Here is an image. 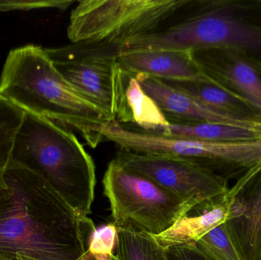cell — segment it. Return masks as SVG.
<instances>
[{
    "instance_id": "cell-20",
    "label": "cell",
    "mask_w": 261,
    "mask_h": 260,
    "mask_svg": "<svg viewBox=\"0 0 261 260\" xmlns=\"http://www.w3.org/2000/svg\"><path fill=\"white\" fill-rule=\"evenodd\" d=\"M194 245L210 260H244L230 238L225 223L215 227Z\"/></svg>"
},
{
    "instance_id": "cell-2",
    "label": "cell",
    "mask_w": 261,
    "mask_h": 260,
    "mask_svg": "<svg viewBox=\"0 0 261 260\" xmlns=\"http://www.w3.org/2000/svg\"><path fill=\"white\" fill-rule=\"evenodd\" d=\"M11 161L39 174L78 213L87 217L91 214L96 166L68 128L24 111Z\"/></svg>"
},
{
    "instance_id": "cell-6",
    "label": "cell",
    "mask_w": 261,
    "mask_h": 260,
    "mask_svg": "<svg viewBox=\"0 0 261 260\" xmlns=\"http://www.w3.org/2000/svg\"><path fill=\"white\" fill-rule=\"evenodd\" d=\"M189 0H84L70 14L67 37L75 45L110 47L156 32Z\"/></svg>"
},
{
    "instance_id": "cell-17",
    "label": "cell",
    "mask_w": 261,
    "mask_h": 260,
    "mask_svg": "<svg viewBox=\"0 0 261 260\" xmlns=\"http://www.w3.org/2000/svg\"><path fill=\"white\" fill-rule=\"evenodd\" d=\"M116 228V260H165V247L153 235L130 227Z\"/></svg>"
},
{
    "instance_id": "cell-23",
    "label": "cell",
    "mask_w": 261,
    "mask_h": 260,
    "mask_svg": "<svg viewBox=\"0 0 261 260\" xmlns=\"http://www.w3.org/2000/svg\"><path fill=\"white\" fill-rule=\"evenodd\" d=\"M165 260H210L193 244L171 246L165 248Z\"/></svg>"
},
{
    "instance_id": "cell-24",
    "label": "cell",
    "mask_w": 261,
    "mask_h": 260,
    "mask_svg": "<svg viewBox=\"0 0 261 260\" xmlns=\"http://www.w3.org/2000/svg\"><path fill=\"white\" fill-rule=\"evenodd\" d=\"M5 168L0 167V204L9 196L10 189L5 178Z\"/></svg>"
},
{
    "instance_id": "cell-26",
    "label": "cell",
    "mask_w": 261,
    "mask_h": 260,
    "mask_svg": "<svg viewBox=\"0 0 261 260\" xmlns=\"http://www.w3.org/2000/svg\"><path fill=\"white\" fill-rule=\"evenodd\" d=\"M0 260H18V257L15 255L0 253Z\"/></svg>"
},
{
    "instance_id": "cell-14",
    "label": "cell",
    "mask_w": 261,
    "mask_h": 260,
    "mask_svg": "<svg viewBox=\"0 0 261 260\" xmlns=\"http://www.w3.org/2000/svg\"><path fill=\"white\" fill-rule=\"evenodd\" d=\"M228 215L229 203L225 193L193 206L168 230L154 238L165 248L196 244L215 227L225 223Z\"/></svg>"
},
{
    "instance_id": "cell-11",
    "label": "cell",
    "mask_w": 261,
    "mask_h": 260,
    "mask_svg": "<svg viewBox=\"0 0 261 260\" xmlns=\"http://www.w3.org/2000/svg\"><path fill=\"white\" fill-rule=\"evenodd\" d=\"M229 215L227 230L244 260L261 253V163L251 169L226 193Z\"/></svg>"
},
{
    "instance_id": "cell-12",
    "label": "cell",
    "mask_w": 261,
    "mask_h": 260,
    "mask_svg": "<svg viewBox=\"0 0 261 260\" xmlns=\"http://www.w3.org/2000/svg\"><path fill=\"white\" fill-rule=\"evenodd\" d=\"M134 76L144 91L156 102L170 124L222 123L258 127L219 114L158 78L142 74Z\"/></svg>"
},
{
    "instance_id": "cell-25",
    "label": "cell",
    "mask_w": 261,
    "mask_h": 260,
    "mask_svg": "<svg viewBox=\"0 0 261 260\" xmlns=\"http://www.w3.org/2000/svg\"><path fill=\"white\" fill-rule=\"evenodd\" d=\"M84 260H116L114 253L112 255H93L88 251L87 257Z\"/></svg>"
},
{
    "instance_id": "cell-4",
    "label": "cell",
    "mask_w": 261,
    "mask_h": 260,
    "mask_svg": "<svg viewBox=\"0 0 261 260\" xmlns=\"http://www.w3.org/2000/svg\"><path fill=\"white\" fill-rule=\"evenodd\" d=\"M87 145L96 148L103 141L119 149L147 155L171 156L185 159L228 182L240 180L261 163V139L245 142L202 141L167 137L135 129L118 121L90 124L83 129Z\"/></svg>"
},
{
    "instance_id": "cell-5",
    "label": "cell",
    "mask_w": 261,
    "mask_h": 260,
    "mask_svg": "<svg viewBox=\"0 0 261 260\" xmlns=\"http://www.w3.org/2000/svg\"><path fill=\"white\" fill-rule=\"evenodd\" d=\"M167 37L176 50L224 47L261 65V0H190Z\"/></svg>"
},
{
    "instance_id": "cell-16",
    "label": "cell",
    "mask_w": 261,
    "mask_h": 260,
    "mask_svg": "<svg viewBox=\"0 0 261 260\" xmlns=\"http://www.w3.org/2000/svg\"><path fill=\"white\" fill-rule=\"evenodd\" d=\"M153 132L167 137L219 143L261 139V126L243 127L222 123L169 124Z\"/></svg>"
},
{
    "instance_id": "cell-27",
    "label": "cell",
    "mask_w": 261,
    "mask_h": 260,
    "mask_svg": "<svg viewBox=\"0 0 261 260\" xmlns=\"http://www.w3.org/2000/svg\"><path fill=\"white\" fill-rule=\"evenodd\" d=\"M17 257H18V260H35L32 259V258L28 257V256H21V255H18V256H17Z\"/></svg>"
},
{
    "instance_id": "cell-9",
    "label": "cell",
    "mask_w": 261,
    "mask_h": 260,
    "mask_svg": "<svg viewBox=\"0 0 261 260\" xmlns=\"http://www.w3.org/2000/svg\"><path fill=\"white\" fill-rule=\"evenodd\" d=\"M116 159L126 169L185 200L200 203L227 193L228 182L185 159L118 150Z\"/></svg>"
},
{
    "instance_id": "cell-28",
    "label": "cell",
    "mask_w": 261,
    "mask_h": 260,
    "mask_svg": "<svg viewBox=\"0 0 261 260\" xmlns=\"http://www.w3.org/2000/svg\"><path fill=\"white\" fill-rule=\"evenodd\" d=\"M256 260H261V253H260V256H258V258H257V259Z\"/></svg>"
},
{
    "instance_id": "cell-10",
    "label": "cell",
    "mask_w": 261,
    "mask_h": 260,
    "mask_svg": "<svg viewBox=\"0 0 261 260\" xmlns=\"http://www.w3.org/2000/svg\"><path fill=\"white\" fill-rule=\"evenodd\" d=\"M202 74L248 102L261 114V65L243 53L224 47L192 50Z\"/></svg>"
},
{
    "instance_id": "cell-3",
    "label": "cell",
    "mask_w": 261,
    "mask_h": 260,
    "mask_svg": "<svg viewBox=\"0 0 261 260\" xmlns=\"http://www.w3.org/2000/svg\"><path fill=\"white\" fill-rule=\"evenodd\" d=\"M0 95L25 112L80 133L86 125L108 121L63 77L38 46L9 52L0 78Z\"/></svg>"
},
{
    "instance_id": "cell-8",
    "label": "cell",
    "mask_w": 261,
    "mask_h": 260,
    "mask_svg": "<svg viewBox=\"0 0 261 260\" xmlns=\"http://www.w3.org/2000/svg\"><path fill=\"white\" fill-rule=\"evenodd\" d=\"M55 68L86 100L100 110L108 121L133 123L127 104L128 76L116 56L95 53L72 44L44 48Z\"/></svg>"
},
{
    "instance_id": "cell-15",
    "label": "cell",
    "mask_w": 261,
    "mask_h": 260,
    "mask_svg": "<svg viewBox=\"0 0 261 260\" xmlns=\"http://www.w3.org/2000/svg\"><path fill=\"white\" fill-rule=\"evenodd\" d=\"M163 81L173 88L187 93L219 114L243 123L261 126V114L254 107L213 82L205 75L193 80Z\"/></svg>"
},
{
    "instance_id": "cell-7",
    "label": "cell",
    "mask_w": 261,
    "mask_h": 260,
    "mask_svg": "<svg viewBox=\"0 0 261 260\" xmlns=\"http://www.w3.org/2000/svg\"><path fill=\"white\" fill-rule=\"evenodd\" d=\"M102 185L104 195L110 201L113 224L118 227H133L153 236L168 230L199 204L184 199L126 169L116 158L109 163Z\"/></svg>"
},
{
    "instance_id": "cell-22",
    "label": "cell",
    "mask_w": 261,
    "mask_h": 260,
    "mask_svg": "<svg viewBox=\"0 0 261 260\" xmlns=\"http://www.w3.org/2000/svg\"><path fill=\"white\" fill-rule=\"evenodd\" d=\"M75 3L73 0H0V12L11 10H31L35 9L53 8L66 10Z\"/></svg>"
},
{
    "instance_id": "cell-19",
    "label": "cell",
    "mask_w": 261,
    "mask_h": 260,
    "mask_svg": "<svg viewBox=\"0 0 261 260\" xmlns=\"http://www.w3.org/2000/svg\"><path fill=\"white\" fill-rule=\"evenodd\" d=\"M24 111L0 95V167L11 160L17 132L22 123Z\"/></svg>"
},
{
    "instance_id": "cell-1",
    "label": "cell",
    "mask_w": 261,
    "mask_h": 260,
    "mask_svg": "<svg viewBox=\"0 0 261 260\" xmlns=\"http://www.w3.org/2000/svg\"><path fill=\"white\" fill-rule=\"evenodd\" d=\"M0 204V253L35 260H84L96 230L42 177L9 161Z\"/></svg>"
},
{
    "instance_id": "cell-21",
    "label": "cell",
    "mask_w": 261,
    "mask_h": 260,
    "mask_svg": "<svg viewBox=\"0 0 261 260\" xmlns=\"http://www.w3.org/2000/svg\"><path fill=\"white\" fill-rule=\"evenodd\" d=\"M117 228L113 223L96 229L90 242L89 252L93 255H112L114 253Z\"/></svg>"
},
{
    "instance_id": "cell-18",
    "label": "cell",
    "mask_w": 261,
    "mask_h": 260,
    "mask_svg": "<svg viewBox=\"0 0 261 260\" xmlns=\"http://www.w3.org/2000/svg\"><path fill=\"white\" fill-rule=\"evenodd\" d=\"M125 96L133 123L140 129L153 132L170 124L156 102L144 91L135 76L128 79Z\"/></svg>"
},
{
    "instance_id": "cell-13",
    "label": "cell",
    "mask_w": 261,
    "mask_h": 260,
    "mask_svg": "<svg viewBox=\"0 0 261 260\" xmlns=\"http://www.w3.org/2000/svg\"><path fill=\"white\" fill-rule=\"evenodd\" d=\"M116 57L129 76L142 74L162 80L184 81L203 76L188 50H145Z\"/></svg>"
}]
</instances>
